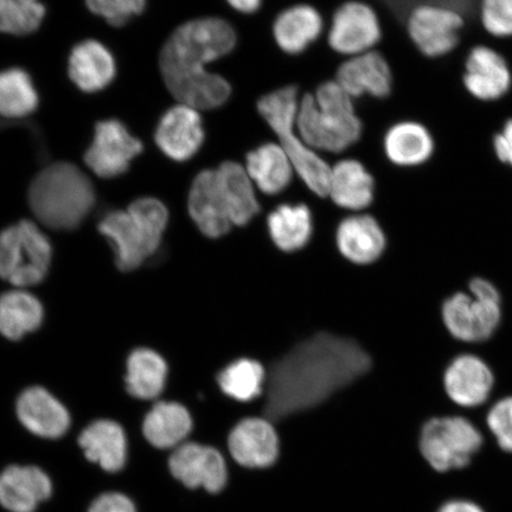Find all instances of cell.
I'll return each mask as SVG.
<instances>
[{
    "label": "cell",
    "mask_w": 512,
    "mask_h": 512,
    "mask_svg": "<svg viewBox=\"0 0 512 512\" xmlns=\"http://www.w3.org/2000/svg\"><path fill=\"white\" fill-rule=\"evenodd\" d=\"M371 357L355 339L318 332L275 361L267 373L265 415L285 419L320 405L371 369Z\"/></svg>",
    "instance_id": "6da1fadb"
},
{
    "label": "cell",
    "mask_w": 512,
    "mask_h": 512,
    "mask_svg": "<svg viewBox=\"0 0 512 512\" xmlns=\"http://www.w3.org/2000/svg\"><path fill=\"white\" fill-rule=\"evenodd\" d=\"M238 43V31L221 17L192 19L172 32L160 53V72L179 104L201 112L227 104L232 83L207 66L232 54Z\"/></svg>",
    "instance_id": "7a4b0ae2"
},
{
    "label": "cell",
    "mask_w": 512,
    "mask_h": 512,
    "mask_svg": "<svg viewBox=\"0 0 512 512\" xmlns=\"http://www.w3.org/2000/svg\"><path fill=\"white\" fill-rule=\"evenodd\" d=\"M296 130L320 155H341L360 142L363 123L355 100L335 80H329L320 83L315 92L300 96Z\"/></svg>",
    "instance_id": "3957f363"
},
{
    "label": "cell",
    "mask_w": 512,
    "mask_h": 512,
    "mask_svg": "<svg viewBox=\"0 0 512 512\" xmlns=\"http://www.w3.org/2000/svg\"><path fill=\"white\" fill-rule=\"evenodd\" d=\"M95 203L91 179L72 163H55L32 181L29 204L44 226L55 230L78 228Z\"/></svg>",
    "instance_id": "277c9868"
},
{
    "label": "cell",
    "mask_w": 512,
    "mask_h": 512,
    "mask_svg": "<svg viewBox=\"0 0 512 512\" xmlns=\"http://www.w3.org/2000/svg\"><path fill=\"white\" fill-rule=\"evenodd\" d=\"M296 86H284L260 96L256 111L277 137V142L290 157L297 177L312 194L328 197L331 165L312 150L296 130V114L300 100Z\"/></svg>",
    "instance_id": "5b68a950"
},
{
    "label": "cell",
    "mask_w": 512,
    "mask_h": 512,
    "mask_svg": "<svg viewBox=\"0 0 512 512\" xmlns=\"http://www.w3.org/2000/svg\"><path fill=\"white\" fill-rule=\"evenodd\" d=\"M169 222V211L157 198L144 197L126 210L104 216L99 230L111 242L121 271L130 272L155 255Z\"/></svg>",
    "instance_id": "8992f818"
},
{
    "label": "cell",
    "mask_w": 512,
    "mask_h": 512,
    "mask_svg": "<svg viewBox=\"0 0 512 512\" xmlns=\"http://www.w3.org/2000/svg\"><path fill=\"white\" fill-rule=\"evenodd\" d=\"M470 293L458 292L445 300L441 317L450 334L465 343L488 341L502 320L501 294L491 281L475 278Z\"/></svg>",
    "instance_id": "52a82bcc"
},
{
    "label": "cell",
    "mask_w": 512,
    "mask_h": 512,
    "mask_svg": "<svg viewBox=\"0 0 512 512\" xmlns=\"http://www.w3.org/2000/svg\"><path fill=\"white\" fill-rule=\"evenodd\" d=\"M50 241L30 221H21L0 233V278L18 287L40 284L49 271Z\"/></svg>",
    "instance_id": "ba28073f"
},
{
    "label": "cell",
    "mask_w": 512,
    "mask_h": 512,
    "mask_svg": "<svg viewBox=\"0 0 512 512\" xmlns=\"http://www.w3.org/2000/svg\"><path fill=\"white\" fill-rule=\"evenodd\" d=\"M405 34L416 53L426 60L446 59L462 46L466 18L456 9L419 4L403 19Z\"/></svg>",
    "instance_id": "9c48e42d"
},
{
    "label": "cell",
    "mask_w": 512,
    "mask_h": 512,
    "mask_svg": "<svg viewBox=\"0 0 512 512\" xmlns=\"http://www.w3.org/2000/svg\"><path fill=\"white\" fill-rule=\"evenodd\" d=\"M483 445L482 433L462 416H443L422 427L420 451L434 470L462 469Z\"/></svg>",
    "instance_id": "30bf717a"
},
{
    "label": "cell",
    "mask_w": 512,
    "mask_h": 512,
    "mask_svg": "<svg viewBox=\"0 0 512 512\" xmlns=\"http://www.w3.org/2000/svg\"><path fill=\"white\" fill-rule=\"evenodd\" d=\"M382 36L380 16L366 0H345L339 4L326 28L329 48L345 59L376 50Z\"/></svg>",
    "instance_id": "8fae6325"
},
{
    "label": "cell",
    "mask_w": 512,
    "mask_h": 512,
    "mask_svg": "<svg viewBox=\"0 0 512 512\" xmlns=\"http://www.w3.org/2000/svg\"><path fill=\"white\" fill-rule=\"evenodd\" d=\"M462 83L473 100L496 104L512 91V68L501 51L479 43L465 57Z\"/></svg>",
    "instance_id": "7c38bea8"
},
{
    "label": "cell",
    "mask_w": 512,
    "mask_h": 512,
    "mask_svg": "<svg viewBox=\"0 0 512 512\" xmlns=\"http://www.w3.org/2000/svg\"><path fill=\"white\" fill-rule=\"evenodd\" d=\"M142 151V142L134 138L121 121L110 119L96 125L85 160L99 177L114 178L124 175Z\"/></svg>",
    "instance_id": "4fadbf2b"
},
{
    "label": "cell",
    "mask_w": 512,
    "mask_h": 512,
    "mask_svg": "<svg viewBox=\"0 0 512 512\" xmlns=\"http://www.w3.org/2000/svg\"><path fill=\"white\" fill-rule=\"evenodd\" d=\"M383 153L388 162L402 170H419L437 153V139L420 120L403 118L390 125L383 136Z\"/></svg>",
    "instance_id": "5bb4252c"
},
{
    "label": "cell",
    "mask_w": 512,
    "mask_h": 512,
    "mask_svg": "<svg viewBox=\"0 0 512 512\" xmlns=\"http://www.w3.org/2000/svg\"><path fill=\"white\" fill-rule=\"evenodd\" d=\"M335 81L354 100L364 96L383 100L394 92L395 75L386 57L373 50L345 59L336 70Z\"/></svg>",
    "instance_id": "9a60e30c"
},
{
    "label": "cell",
    "mask_w": 512,
    "mask_h": 512,
    "mask_svg": "<svg viewBox=\"0 0 512 512\" xmlns=\"http://www.w3.org/2000/svg\"><path fill=\"white\" fill-rule=\"evenodd\" d=\"M155 138L165 156L178 163L188 162L206 140L201 111L183 104L170 108L160 119Z\"/></svg>",
    "instance_id": "2e32d148"
},
{
    "label": "cell",
    "mask_w": 512,
    "mask_h": 512,
    "mask_svg": "<svg viewBox=\"0 0 512 512\" xmlns=\"http://www.w3.org/2000/svg\"><path fill=\"white\" fill-rule=\"evenodd\" d=\"M169 465L172 475L190 489L203 488L216 494L227 484L226 462L214 447L182 444L172 453Z\"/></svg>",
    "instance_id": "e0dca14e"
},
{
    "label": "cell",
    "mask_w": 512,
    "mask_h": 512,
    "mask_svg": "<svg viewBox=\"0 0 512 512\" xmlns=\"http://www.w3.org/2000/svg\"><path fill=\"white\" fill-rule=\"evenodd\" d=\"M271 31L281 53L294 57L315 46L326 31V24L315 5L294 3L275 16Z\"/></svg>",
    "instance_id": "ac0fdd59"
},
{
    "label": "cell",
    "mask_w": 512,
    "mask_h": 512,
    "mask_svg": "<svg viewBox=\"0 0 512 512\" xmlns=\"http://www.w3.org/2000/svg\"><path fill=\"white\" fill-rule=\"evenodd\" d=\"M188 210L196 227L209 239L223 238L234 227L215 169L201 171L192 181Z\"/></svg>",
    "instance_id": "d6986e66"
},
{
    "label": "cell",
    "mask_w": 512,
    "mask_h": 512,
    "mask_svg": "<svg viewBox=\"0 0 512 512\" xmlns=\"http://www.w3.org/2000/svg\"><path fill=\"white\" fill-rule=\"evenodd\" d=\"M495 376L482 358L460 355L448 364L444 375L445 392L458 406L473 408L488 401Z\"/></svg>",
    "instance_id": "ffe728a7"
},
{
    "label": "cell",
    "mask_w": 512,
    "mask_h": 512,
    "mask_svg": "<svg viewBox=\"0 0 512 512\" xmlns=\"http://www.w3.org/2000/svg\"><path fill=\"white\" fill-rule=\"evenodd\" d=\"M229 451L236 463L251 469H265L279 456L277 431L267 418H247L230 432Z\"/></svg>",
    "instance_id": "44dd1931"
},
{
    "label": "cell",
    "mask_w": 512,
    "mask_h": 512,
    "mask_svg": "<svg viewBox=\"0 0 512 512\" xmlns=\"http://www.w3.org/2000/svg\"><path fill=\"white\" fill-rule=\"evenodd\" d=\"M376 182L361 160L342 158L331 165L329 195L338 208L361 213L375 201Z\"/></svg>",
    "instance_id": "7402d4cb"
},
{
    "label": "cell",
    "mask_w": 512,
    "mask_h": 512,
    "mask_svg": "<svg viewBox=\"0 0 512 512\" xmlns=\"http://www.w3.org/2000/svg\"><path fill=\"white\" fill-rule=\"evenodd\" d=\"M336 243L344 259L360 266L379 260L387 245L379 221L369 214L345 217L338 224Z\"/></svg>",
    "instance_id": "603a6c76"
},
{
    "label": "cell",
    "mask_w": 512,
    "mask_h": 512,
    "mask_svg": "<svg viewBox=\"0 0 512 512\" xmlns=\"http://www.w3.org/2000/svg\"><path fill=\"white\" fill-rule=\"evenodd\" d=\"M22 425L37 437L61 438L70 426L69 413L62 403L41 387L25 389L17 400Z\"/></svg>",
    "instance_id": "cb8c5ba5"
},
{
    "label": "cell",
    "mask_w": 512,
    "mask_h": 512,
    "mask_svg": "<svg viewBox=\"0 0 512 512\" xmlns=\"http://www.w3.org/2000/svg\"><path fill=\"white\" fill-rule=\"evenodd\" d=\"M243 165L256 190L266 196L283 194L297 176L290 157L277 140L262 143L249 150Z\"/></svg>",
    "instance_id": "d4e9b609"
},
{
    "label": "cell",
    "mask_w": 512,
    "mask_h": 512,
    "mask_svg": "<svg viewBox=\"0 0 512 512\" xmlns=\"http://www.w3.org/2000/svg\"><path fill=\"white\" fill-rule=\"evenodd\" d=\"M51 492L49 477L36 466H10L0 473V504L11 512H34Z\"/></svg>",
    "instance_id": "484cf974"
},
{
    "label": "cell",
    "mask_w": 512,
    "mask_h": 512,
    "mask_svg": "<svg viewBox=\"0 0 512 512\" xmlns=\"http://www.w3.org/2000/svg\"><path fill=\"white\" fill-rule=\"evenodd\" d=\"M215 170L233 226H247L258 216L261 206L258 190L248 176L245 165L226 160Z\"/></svg>",
    "instance_id": "4316f807"
},
{
    "label": "cell",
    "mask_w": 512,
    "mask_h": 512,
    "mask_svg": "<svg viewBox=\"0 0 512 512\" xmlns=\"http://www.w3.org/2000/svg\"><path fill=\"white\" fill-rule=\"evenodd\" d=\"M69 76L81 91L100 92L115 78V61L104 44L98 41H83L69 57Z\"/></svg>",
    "instance_id": "83f0119b"
},
{
    "label": "cell",
    "mask_w": 512,
    "mask_h": 512,
    "mask_svg": "<svg viewBox=\"0 0 512 512\" xmlns=\"http://www.w3.org/2000/svg\"><path fill=\"white\" fill-rule=\"evenodd\" d=\"M267 229L274 246L279 251L298 252L312 238V211L305 203L280 204L268 214Z\"/></svg>",
    "instance_id": "f1b7e54d"
},
{
    "label": "cell",
    "mask_w": 512,
    "mask_h": 512,
    "mask_svg": "<svg viewBox=\"0 0 512 512\" xmlns=\"http://www.w3.org/2000/svg\"><path fill=\"white\" fill-rule=\"evenodd\" d=\"M79 444L86 457L107 472H118L125 466L127 440L123 427L117 422H93L81 433Z\"/></svg>",
    "instance_id": "f546056e"
},
{
    "label": "cell",
    "mask_w": 512,
    "mask_h": 512,
    "mask_svg": "<svg viewBox=\"0 0 512 512\" xmlns=\"http://www.w3.org/2000/svg\"><path fill=\"white\" fill-rule=\"evenodd\" d=\"M192 430L188 409L177 402H159L146 415L143 431L145 438L157 448H177Z\"/></svg>",
    "instance_id": "4dcf8cb0"
},
{
    "label": "cell",
    "mask_w": 512,
    "mask_h": 512,
    "mask_svg": "<svg viewBox=\"0 0 512 512\" xmlns=\"http://www.w3.org/2000/svg\"><path fill=\"white\" fill-rule=\"evenodd\" d=\"M43 306L27 291H9L0 296V334L18 341L40 328Z\"/></svg>",
    "instance_id": "1f68e13d"
},
{
    "label": "cell",
    "mask_w": 512,
    "mask_h": 512,
    "mask_svg": "<svg viewBox=\"0 0 512 512\" xmlns=\"http://www.w3.org/2000/svg\"><path fill=\"white\" fill-rule=\"evenodd\" d=\"M168 366L164 358L151 349L132 351L127 360L126 389L133 398L153 400L163 393Z\"/></svg>",
    "instance_id": "d6a6232c"
},
{
    "label": "cell",
    "mask_w": 512,
    "mask_h": 512,
    "mask_svg": "<svg viewBox=\"0 0 512 512\" xmlns=\"http://www.w3.org/2000/svg\"><path fill=\"white\" fill-rule=\"evenodd\" d=\"M266 381L265 367L259 361L248 357L228 364L217 376L222 393L239 402L258 399L264 393Z\"/></svg>",
    "instance_id": "836d02e7"
},
{
    "label": "cell",
    "mask_w": 512,
    "mask_h": 512,
    "mask_svg": "<svg viewBox=\"0 0 512 512\" xmlns=\"http://www.w3.org/2000/svg\"><path fill=\"white\" fill-rule=\"evenodd\" d=\"M38 94L31 76L23 69L0 72V115L22 119L36 111Z\"/></svg>",
    "instance_id": "e575fe53"
},
{
    "label": "cell",
    "mask_w": 512,
    "mask_h": 512,
    "mask_svg": "<svg viewBox=\"0 0 512 512\" xmlns=\"http://www.w3.org/2000/svg\"><path fill=\"white\" fill-rule=\"evenodd\" d=\"M46 16L41 0H0V32L24 36L40 28Z\"/></svg>",
    "instance_id": "d590c367"
},
{
    "label": "cell",
    "mask_w": 512,
    "mask_h": 512,
    "mask_svg": "<svg viewBox=\"0 0 512 512\" xmlns=\"http://www.w3.org/2000/svg\"><path fill=\"white\" fill-rule=\"evenodd\" d=\"M478 19L486 36L512 40V0H480Z\"/></svg>",
    "instance_id": "8d00e7d4"
},
{
    "label": "cell",
    "mask_w": 512,
    "mask_h": 512,
    "mask_svg": "<svg viewBox=\"0 0 512 512\" xmlns=\"http://www.w3.org/2000/svg\"><path fill=\"white\" fill-rule=\"evenodd\" d=\"M93 14L105 18L113 27H124L133 17L142 15L146 0H86Z\"/></svg>",
    "instance_id": "74e56055"
},
{
    "label": "cell",
    "mask_w": 512,
    "mask_h": 512,
    "mask_svg": "<svg viewBox=\"0 0 512 512\" xmlns=\"http://www.w3.org/2000/svg\"><path fill=\"white\" fill-rule=\"evenodd\" d=\"M486 422L502 450L512 452V396L496 402Z\"/></svg>",
    "instance_id": "f35d334b"
},
{
    "label": "cell",
    "mask_w": 512,
    "mask_h": 512,
    "mask_svg": "<svg viewBox=\"0 0 512 512\" xmlns=\"http://www.w3.org/2000/svg\"><path fill=\"white\" fill-rule=\"evenodd\" d=\"M492 151L499 164L512 170V117L504 121L492 138Z\"/></svg>",
    "instance_id": "ab89813d"
},
{
    "label": "cell",
    "mask_w": 512,
    "mask_h": 512,
    "mask_svg": "<svg viewBox=\"0 0 512 512\" xmlns=\"http://www.w3.org/2000/svg\"><path fill=\"white\" fill-rule=\"evenodd\" d=\"M89 512H137V510L130 498L111 492L96 499Z\"/></svg>",
    "instance_id": "60d3db41"
},
{
    "label": "cell",
    "mask_w": 512,
    "mask_h": 512,
    "mask_svg": "<svg viewBox=\"0 0 512 512\" xmlns=\"http://www.w3.org/2000/svg\"><path fill=\"white\" fill-rule=\"evenodd\" d=\"M230 9L243 16L255 15L264 6L265 0H224Z\"/></svg>",
    "instance_id": "b9f144b4"
},
{
    "label": "cell",
    "mask_w": 512,
    "mask_h": 512,
    "mask_svg": "<svg viewBox=\"0 0 512 512\" xmlns=\"http://www.w3.org/2000/svg\"><path fill=\"white\" fill-rule=\"evenodd\" d=\"M439 512H484L475 503L466 501H453L444 505Z\"/></svg>",
    "instance_id": "7bdbcfd3"
}]
</instances>
